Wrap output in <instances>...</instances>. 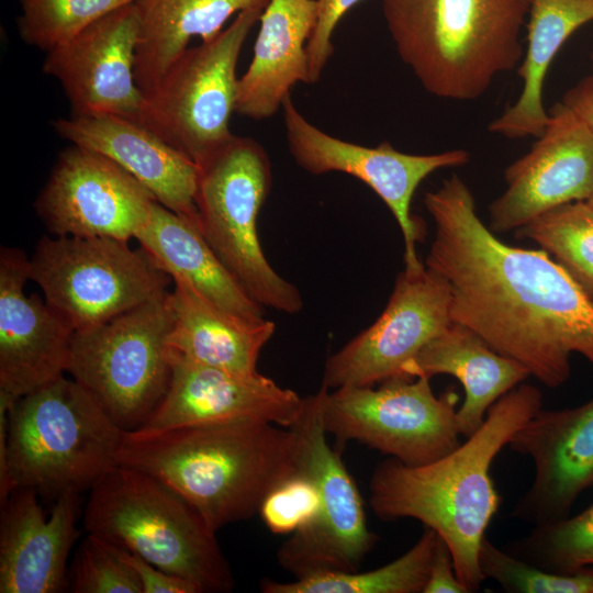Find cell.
Masks as SVG:
<instances>
[{
    "label": "cell",
    "instance_id": "1",
    "mask_svg": "<svg viewBox=\"0 0 593 593\" xmlns=\"http://www.w3.org/2000/svg\"><path fill=\"white\" fill-rule=\"evenodd\" d=\"M424 204L435 227L424 265L446 282L452 322L549 389L568 381L573 354L593 366V302L549 254L500 240L457 175Z\"/></svg>",
    "mask_w": 593,
    "mask_h": 593
},
{
    "label": "cell",
    "instance_id": "2",
    "mask_svg": "<svg viewBox=\"0 0 593 593\" xmlns=\"http://www.w3.org/2000/svg\"><path fill=\"white\" fill-rule=\"evenodd\" d=\"M541 407L540 390L519 384L446 456L422 466L385 459L370 480L371 510L382 521L414 518L435 530L450 550L458 579L469 592L479 591L485 580L480 546L502 502L491 477L493 460Z\"/></svg>",
    "mask_w": 593,
    "mask_h": 593
},
{
    "label": "cell",
    "instance_id": "3",
    "mask_svg": "<svg viewBox=\"0 0 593 593\" xmlns=\"http://www.w3.org/2000/svg\"><path fill=\"white\" fill-rule=\"evenodd\" d=\"M118 465L165 483L214 533L254 516L266 495L298 470L291 430L253 419L128 430Z\"/></svg>",
    "mask_w": 593,
    "mask_h": 593
},
{
    "label": "cell",
    "instance_id": "4",
    "mask_svg": "<svg viewBox=\"0 0 593 593\" xmlns=\"http://www.w3.org/2000/svg\"><path fill=\"white\" fill-rule=\"evenodd\" d=\"M126 430L72 378L61 376L0 406V500L15 489L58 496L118 465Z\"/></svg>",
    "mask_w": 593,
    "mask_h": 593
},
{
    "label": "cell",
    "instance_id": "5",
    "mask_svg": "<svg viewBox=\"0 0 593 593\" xmlns=\"http://www.w3.org/2000/svg\"><path fill=\"white\" fill-rule=\"evenodd\" d=\"M530 0H382L401 60L430 94L471 101L524 56Z\"/></svg>",
    "mask_w": 593,
    "mask_h": 593
},
{
    "label": "cell",
    "instance_id": "6",
    "mask_svg": "<svg viewBox=\"0 0 593 593\" xmlns=\"http://www.w3.org/2000/svg\"><path fill=\"white\" fill-rule=\"evenodd\" d=\"M83 527L190 581L201 593L234 588L216 533L179 494L144 471L122 465L108 470L90 489Z\"/></svg>",
    "mask_w": 593,
    "mask_h": 593
},
{
    "label": "cell",
    "instance_id": "7",
    "mask_svg": "<svg viewBox=\"0 0 593 593\" xmlns=\"http://www.w3.org/2000/svg\"><path fill=\"white\" fill-rule=\"evenodd\" d=\"M271 182L265 148L233 135L199 165L194 202L204 238L244 290L262 307L293 315L303 307L302 295L271 267L257 231Z\"/></svg>",
    "mask_w": 593,
    "mask_h": 593
},
{
    "label": "cell",
    "instance_id": "8",
    "mask_svg": "<svg viewBox=\"0 0 593 593\" xmlns=\"http://www.w3.org/2000/svg\"><path fill=\"white\" fill-rule=\"evenodd\" d=\"M168 293L72 337L67 372L126 432L147 421L168 389Z\"/></svg>",
    "mask_w": 593,
    "mask_h": 593
},
{
    "label": "cell",
    "instance_id": "9",
    "mask_svg": "<svg viewBox=\"0 0 593 593\" xmlns=\"http://www.w3.org/2000/svg\"><path fill=\"white\" fill-rule=\"evenodd\" d=\"M30 280L75 331L107 322L166 293L172 278L142 248L113 237L44 236Z\"/></svg>",
    "mask_w": 593,
    "mask_h": 593
},
{
    "label": "cell",
    "instance_id": "10",
    "mask_svg": "<svg viewBox=\"0 0 593 593\" xmlns=\"http://www.w3.org/2000/svg\"><path fill=\"white\" fill-rule=\"evenodd\" d=\"M262 11H243L211 41L188 47L146 97V126L198 166L234 135L230 119L238 94L237 61Z\"/></svg>",
    "mask_w": 593,
    "mask_h": 593
},
{
    "label": "cell",
    "instance_id": "11",
    "mask_svg": "<svg viewBox=\"0 0 593 593\" xmlns=\"http://www.w3.org/2000/svg\"><path fill=\"white\" fill-rule=\"evenodd\" d=\"M373 385L327 390L323 422L338 443L356 440L407 466L435 461L460 441L456 405L449 390L437 396L430 378H393Z\"/></svg>",
    "mask_w": 593,
    "mask_h": 593
},
{
    "label": "cell",
    "instance_id": "12",
    "mask_svg": "<svg viewBox=\"0 0 593 593\" xmlns=\"http://www.w3.org/2000/svg\"><path fill=\"white\" fill-rule=\"evenodd\" d=\"M328 388L303 398L293 436L296 468L317 485L321 512L310 526L298 530L277 552L279 564L294 578L325 571H357L376 542L367 525L360 492L339 454L332 449L323 422Z\"/></svg>",
    "mask_w": 593,
    "mask_h": 593
},
{
    "label": "cell",
    "instance_id": "13",
    "mask_svg": "<svg viewBox=\"0 0 593 593\" xmlns=\"http://www.w3.org/2000/svg\"><path fill=\"white\" fill-rule=\"evenodd\" d=\"M288 149L295 164L311 175L343 172L367 184L385 203L401 230L406 270L425 267L416 243L423 225L411 212L413 195L421 182L440 168L459 167L470 160L465 149L414 155L396 150L390 143L362 146L334 137L312 124L294 105L291 97L282 104Z\"/></svg>",
    "mask_w": 593,
    "mask_h": 593
},
{
    "label": "cell",
    "instance_id": "14",
    "mask_svg": "<svg viewBox=\"0 0 593 593\" xmlns=\"http://www.w3.org/2000/svg\"><path fill=\"white\" fill-rule=\"evenodd\" d=\"M446 282L424 267L404 269L389 302L368 328L328 357L322 383L329 390L401 378L403 368L451 322Z\"/></svg>",
    "mask_w": 593,
    "mask_h": 593
},
{
    "label": "cell",
    "instance_id": "15",
    "mask_svg": "<svg viewBox=\"0 0 593 593\" xmlns=\"http://www.w3.org/2000/svg\"><path fill=\"white\" fill-rule=\"evenodd\" d=\"M155 201L116 163L71 144L58 156L35 210L54 236L130 240L146 223Z\"/></svg>",
    "mask_w": 593,
    "mask_h": 593
},
{
    "label": "cell",
    "instance_id": "16",
    "mask_svg": "<svg viewBox=\"0 0 593 593\" xmlns=\"http://www.w3.org/2000/svg\"><path fill=\"white\" fill-rule=\"evenodd\" d=\"M139 27L138 4L130 3L46 53L43 72L59 82L71 115H114L146 125L147 99L134 71Z\"/></svg>",
    "mask_w": 593,
    "mask_h": 593
},
{
    "label": "cell",
    "instance_id": "17",
    "mask_svg": "<svg viewBox=\"0 0 593 593\" xmlns=\"http://www.w3.org/2000/svg\"><path fill=\"white\" fill-rule=\"evenodd\" d=\"M548 114L530 150L505 170L506 189L489 206L492 232L515 231L593 191V132L562 102Z\"/></svg>",
    "mask_w": 593,
    "mask_h": 593
},
{
    "label": "cell",
    "instance_id": "18",
    "mask_svg": "<svg viewBox=\"0 0 593 593\" xmlns=\"http://www.w3.org/2000/svg\"><path fill=\"white\" fill-rule=\"evenodd\" d=\"M169 360L171 373L166 394L139 429L249 419L289 428L301 413L303 398L258 371L238 373L203 366L170 348Z\"/></svg>",
    "mask_w": 593,
    "mask_h": 593
},
{
    "label": "cell",
    "instance_id": "19",
    "mask_svg": "<svg viewBox=\"0 0 593 593\" xmlns=\"http://www.w3.org/2000/svg\"><path fill=\"white\" fill-rule=\"evenodd\" d=\"M30 258L0 249V394L16 400L67 372L75 328L45 300L24 292Z\"/></svg>",
    "mask_w": 593,
    "mask_h": 593
},
{
    "label": "cell",
    "instance_id": "20",
    "mask_svg": "<svg viewBox=\"0 0 593 593\" xmlns=\"http://www.w3.org/2000/svg\"><path fill=\"white\" fill-rule=\"evenodd\" d=\"M508 447L534 465L533 482L511 515L535 526L568 517L593 486V399L571 409L541 407Z\"/></svg>",
    "mask_w": 593,
    "mask_h": 593
},
{
    "label": "cell",
    "instance_id": "21",
    "mask_svg": "<svg viewBox=\"0 0 593 593\" xmlns=\"http://www.w3.org/2000/svg\"><path fill=\"white\" fill-rule=\"evenodd\" d=\"M37 495L15 489L1 503L0 593H58L68 586L67 560L79 536V493L58 495L48 517Z\"/></svg>",
    "mask_w": 593,
    "mask_h": 593
},
{
    "label": "cell",
    "instance_id": "22",
    "mask_svg": "<svg viewBox=\"0 0 593 593\" xmlns=\"http://www.w3.org/2000/svg\"><path fill=\"white\" fill-rule=\"evenodd\" d=\"M56 133L72 145L110 158L137 179L156 201L195 223L199 166L146 125L114 115L56 119Z\"/></svg>",
    "mask_w": 593,
    "mask_h": 593
},
{
    "label": "cell",
    "instance_id": "23",
    "mask_svg": "<svg viewBox=\"0 0 593 593\" xmlns=\"http://www.w3.org/2000/svg\"><path fill=\"white\" fill-rule=\"evenodd\" d=\"M316 18V0L268 1L253 59L238 79L235 112L256 121L271 118L293 86L309 83L306 45Z\"/></svg>",
    "mask_w": 593,
    "mask_h": 593
},
{
    "label": "cell",
    "instance_id": "24",
    "mask_svg": "<svg viewBox=\"0 0 593 593\" xmlns=\"http://www.w3.org/2000/svg\"><path fill=\"white\" fill-rule=\"evenodd\" d=\"M449 374L465 389L457 410L459 433L465 438L483 424L490 407L519 385L530 373L522 363L492 349L470 328L451 322L403 368L402 377L432 378Z\"/></svg>",
    "mask_w": 593,
    "mask_h": 593
},
{
    "label": "cell",
    "instance_id": "25",
    "mask_svg": "<svg viewBox=\"0 0 593 593\" xmlns=\"http://www.w3.org/2000/svg\"><path fill=\"white\" fill-rule=\"evenodd\" d=\"M168 293V346L190 361L238 373L257 372V361L276 325L236 316L206 299L183 278Z\"/></svg>",
    "mask_w": 593,
    "mask_h": 593
},
{
    "label": "cell",
    "instance_id": "26",
    "mask_svg": "<svg viewBox=\"0 0 593 593\" xmlns=\"http://www.w3.org/2000/svg\"><path fill=\"white\" fill-rule=\"evenodd\" d=\"M135 239L171 278L186 279L221 309L249 321L265 318V307L220 260L198 223L155 201Z\"/></svg>",
    "mask_w": 593,
    "mask_h": 593
},
{
    "label": "cell",
    "instance_id": "27",
    "mask_svg": "<svg viewBox=\"0 0 593 593\" xmlns=\"http://www.w3.org/2000/svg\"><path fill=\"white\" fill-rule=\"evenodd\" d=\"M528 14L527 48L517 69L523 80L521 94L488 127L507 138H537L545 131L549 121L542 103L547 70L570 35L593 21V0H530Z\"/></svg>",
    "mask_w": 593,
    "mask_h": 593
},
{
    "label": "cell",
    "instance_id": "28",
    "mask_svg": "<svg viewBox=\"0 0 593 593\" xmlns=\"http://www.w3.org/2000/svg\"><path fill=\"white\" fill-rule=\"evenodd\" d=\"M269 0H138L139 38L135 80L147 97L192 37L214 38L235 13L264 10Z\"/></svg>",
    "mask_w": 593,
    "mask_h": 593
},
{
    "label": "cell",
    "instance_id": "29",
    "mask_svg": "<svg viewBox=\"0 0 593 593\" xmlns=\"http://www.w3.org/2000/svg\"><path fill=\"white\" fill-rule=\"evenodd\" d=\"M439 535L425 527L419 539L398 559L380 568L325 571L290 582L264 580L265 593H423Z\"/></svg>",
    "mask_w": 593,
    "mask_h": 593
},
{
    "label": "cell",
    "instance_id": "30",
    "mask_svg": "<svg viewBox=\"0 0 593 593\" xmlns=\"http://www.w3.org/2000/svg\"><path fill=\"white\" fill-rule=\"evenodd\" d=\"M515 236L538 244L593 302V210L585 201L557 206L515 230Z\"/></svg>",
    "mask_w": 593,
    "mask_h": 593
},
{
    "label": "cell",
    "instance_id": "31",
    "mask_svg": "<svg viewBox=\"0 0 593 593\" xmlns=\"http://www.w3.org/2000/svg\"><path fill=\"white\" fill-rule=\"evenodd\" d=\"M508 552L551 572L571 573L593 566V503L577 515L536 525Z\"/></svg>",
    "mask_w": 593,
    "mask_h": 593
},
{
    "label": "cell",
    "instance_id": "32",
    "mask_svg": "<svg viewBox=\"0 0 593 593\" xmlns=\"http://www.w3.org/2000/svg\"><path fill=\"white\" fill-rule=\"evenodd\" d=\"M138 0H20L18 32L30 46L48 53L110 12Z\"/></svg>",
    "mask_w": 593,
    "mask_h": 593
},
{
    "label": "cell",
    "instance_id": "33",
    "mask_svg": "<svg viewBox=\"0 0 593 593\" xmlns=\"http://www.w3.org/2000/svg\"><path fill=\"white\" fill-rule=\"evenodd\" d=\"M479 567L511 593H593V566L571 573L544 570L507 550L496 547L486 536L479 550Z\"/></svg>",
    "mask_w": 593,
    "mask_h": 593
},
{
    "label": "cell",
    "instance_id": "34",
    "mask_svg": "<svg viewBox=\"0 0 593 593\" xmlns=\"http://www.w3.org/2000/svg\"><path fill=\"white\" fill-rule=\"evenodd\" d=\"M68 588L74 593H143L136 573L118 547L92 534L87 535L76 552Z\"/></svg>",
    "mask_w": 593,
    "mask_h": 593
},
{
    "label": "cell",
    "instance_id": "35",
    "mask_svg": "<svg viewBox=\"0 0 593 593\" xmlns=\"http://www.w3.org/2000/svg\"><path fill=\"white\" fill-rule=\"evenodd\" d=\"M320 512L317 485L299 469L266 495L258 511L267 528L279 535H291L310 526Z\"/></svg>",
    "mask_w": 593,
    "mask_h": 593
},
{
    "label": "cell",
    "instance_id": "36",
    "mask_svg": "<svg viewBox=\"0 0 593 593\" xmlns=\"http://www.w3.org/2000/svg\"><path fill=\"white\" fill-rule=\"evenodd\" d=\"M317 18L307 41L309 83H315L331 58L334 30L344 14L361 0H316Z\"/></svg>",
    "mask_w": 593,
    "mask_h": 593
},
{
    "label": "cell",
    "instance_id": "37",
    "mask_svg": "<svg viewBox=\"0 0 593 593\" xmlns=\"http://www.w3.org/2000/svg\"><path fill=\"white\" fill-rule=\"evenodd\" d=\"M118 549L123 560L136 573L143 593H201L190 581L163 571L133 552L120 547Z\"/></svg>",
    "mask_w": 593,
    "mask_h": 593
},
{
    "label": "cell",
    "instance_id": "38",
    "mask_svg": "<svg viewBox=\"0 0 593 593\" xmlns=\"http://www.w3.org/2000/svg\"><path fill=\"white\" fill-rule=\"evenodd\" d=\"M458 579L450 550L439 536L423 593H468Z\"/></svg>",
    "mask_w": 593,
    "mask_h": 593
},
{
    "label": "cell",
    "instance_id": "39",
    "mask_svg": "<svg viewBox=\"0 0 593 593\" xmlns=\"http://www.w3.org/2000/svg\"><path fill=\"white\" fill-rule=\"evenodd\" d=\"M561 102L570 108L593 132V76L585 78L567 92Z\"/></svg>",
    "mask_w": 593,
    "mask_h": 593
},
{
    "label": "cell",
    "instance_id": "40",
    "mask_svg": "<svg viewBox=\"0 0 593 593\" xmlns=\"http://www.w3.org/2000/svg\"><path fill=\"white\" fill-rule=\"evenodd\" d=\"M585 202L590 205V208L593 210V191L589 195V198L585 200Z\"/></svg>",
    "mask_w": 593,
    "mask_h": 593
},
{
    "label": "cell",
    "instance_id": "41",
    "mask_svg": "<svg viewBox=\"0 0 593 593\" xmlns=\"http://www.w3.org/2000/svg\"><path fill=\"white\" fill-rule=\"evenodd\" d=\"M592 59H593V56H592Z\"/></svg>",
    "mask_w": 593,
    "mask_h": 593
}]
</instances>
